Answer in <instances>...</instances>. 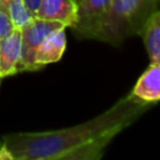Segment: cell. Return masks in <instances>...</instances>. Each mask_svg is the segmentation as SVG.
Instances as JSON below:
<instances>
[{
  "label": "cell",
  "mask_w": 160,
  "mask_h": 160,
  "mask_svg": "<svg viewBox=\"0 0 160 160\" xmlns=\"http://www.w3.org/2000/svg\"><path fill=\"white\" fill-rule=\"evenodd\" d=\"M151 106L129 92L84 122L58 130L10 132L1 140L14 160H99L110 142Z\"/></svg>",
  "instance_id": "6da1fadb"
},
{
  "label": "cell",
  "mask_w": 160,
  "mask_h": 160,
  "mask_svg": "<svg viewBox=\"0 0 160 160\" xmlns=\"http://www.w3.org/2000/svg\"><path fill=\"white\" fill-rule=\"evenodd\" d=\"M160 10V0H112L96 20L72 29L78 39H91L119 46L126 39L140 35L146 21Z\"/></svg>",
  "instance_id": "7a4b0ae2"
},
{
  "label": "cell",
  "mask_w": 160,
  "mask_h": 160,
  "mask_svg": "<svg viewBox=\"0 0 160 160\" xmlns=\"http://www.w3.org/2000/svg\"><path fill=\"white\" fill-rule=\"evenodd\" d=\"M66 28L65 25L35 18L30 24L20 30L21 32V62L20 71H38L35 65V54L42 42V40L54 30L59 28Z\"/></svg>",
  "instance_id": "3957f363"
},
{
  "label": "cell",
  "mask_w": 160,
  "mask_h": 160,
  "mask_svg": "<svg viewBox=\"0 0 160 160\" xmlns=\"http://www.w3.org/2000/svg\"><path fill=\"white\" fill-rule=\"evenodd\" d=\"M35 18L56 21L72 29L78 22V2L74 0H41Z\"/></svg>",
  "instance_id": "277c9868"
},
{
  "label": "cell",
  "mask_w": 160,
  "mask_h": 160,
  "mask_svg": "<svg viewBox=\"0 0 160 160\" xmlns=\"http://www.w3.org/2000/svg\"><path fill=\"white\" fill-rule=\"evenodd\" d=\"M21 62V32L14 29L0 39V78H8L20 71Z\"/></svg>",
  "instance_id": "5b68a950"
},
{
  "label": "cell",
  "mask_w": 160,
  "mask_h": 160,
  "mask_svg": "<svg viewBox=\"0 0 160 160\" xmlns=\"http://www.w3.org/2000/svg\"><path fill=\"white\" fill-rule=\"evenodd\" d=\"M130 94L148 104H156L160 101V65L151 61L145 71L136 80Z\"/></svg>",
  "instance_id": "8992f818"
},
{
  "label": "cell",
  "mask_w": 160,
  "mask_h": 160,
  "mask_svg": "<svg viewBox=\"0 0 160 160\" xmlns=\"http://www.w3.org/2000/svg\"><path fill=\"white\" fill-rule=\"evenodd\" d=\"M66 28H59L51 31L40 44L36 54H35V65L38 69H42L44 66L58 62L66 49Z\"/></svg>",
  "instance_id": "52a82bcc"
},
{
  "label": "cell",
  "mask_w": 160,
  "mask_h": 160,
  "mask_svg": "<svg viewBox=\"0 0 160 160\" xmlns=\"http://www.w3.org/2000/svg\"><path fill=\"white\" fill-rule=\"evenodd\" d=\"M140 36L151 61L160 65V10L150 16L142 28Z\"/></svg>",
  "instance_id": "ba28073f"
},
{
  "label": "cell",
  "mask_w": 160,
  "mask_h": 160,
  "mask_svg": "<svg viewBox=\"0 0 160 160\" xmlns=\"http://www.w3.org/2000/svg\"><path fill=\"white\" fill-rule=\"evenodd\" d=\"M111 2L112 0H80L78 2V22L74 28L96 20L109 9Z\"/></svg>",
  "instance_id": "9c48e42d"
},
{
  "label": "cell",
  "mask_w": 160,
  "mask_h": 160,
  "mask_svg": "<svg viewBox=\"0 0 160 160\" xmlns=\"http://www.w3.org/2000/svg\"><path fill=\"white\" fill-rule=\"evenodd\" d=\"M9 18L15 29L21 30L35 19L34 11L29 8L25 0H9L8 10Z\"/></svg>",
  "instance_id": "30bf717a"
},
{
  "label": "cell",
  "mask_w": 160,
  "mask_h": 160,
  "mask_svg": "<svg viewBox=\"0 0 160 160\" xmlns=\"http://www.w3.org/2000/svg\"><path fill=\"white\" fill-rule=\"evenodd\" d=\"M14 29L15 28L9 18V14L2 9H0V39L9 35Z\"/></svg>",
  "instance_id": "8fae6325"
},
{
  "label": "cell",
  "mask_w": 160,
  "mask_h": 160,
  "mask_svg": "<svg viewBox=\"0 0 160 160\" xmlns=\"http://www.w3.org/2000/svg\"><path fill=\"white\" fill-rule=\"evenodd\" d=\"M0 160H14L10 150L8 149V146L4 144L2 140H0Z\"/></svg>",
  "instance_id": "7c38bea8"
},
{
  "label": "cell",
  "mask_w": 160,
  "mask_h": 160,
  "mask_svg": "<svg viewBox=\"0 0 160 160\" xmlns=\"http://www.w3.org/2000/svg\"><path fill=\"white\" fill-rule=\"evenodd\" d=\"M26 1V4L29 5V8L34 11V14L36 12V10H38V6H39V4L41 2V0H25Z\"/></svg>",
  "instance_id": "4fadbf2b"
},
{
  "label": "cell",
  "mask_w": 160,
  "mask_h": 160,
  "mask_svg": "<svg viewBox=\"0 0 160 160\" xmlns=\"http://www.w3.org/2000/svg\"><path fill=\"white\" fill-rule=\"evenodd\" d=\"M8 5H9V0H0V9H2L4 11L8 10Z\"/></svg>",
  "instance_id": "5bb4252c"
},
{
  "label": "cell",
  "mask_w": 160,
  "mask_h": 160,
  "mask_svg": "<svg viewBox=\"0 0 160 160\" xmlns=\"http://www.w3.org/2000/svg\"><path fill=\"white\" fill-rule=\"evenodd\" d=\"M1 81H2V78H0V86H1Z\"/></svg>",
  "instance_id": "9a60e30c"
},
{
  "label": "cell",
  "mask_w": 160,
  "mask_h": 160,
  "mask_svg": "<svg viewBox=\"0 0 160 160\" xmlns=\"http://www.w3.org/2000/svg\"><path fill=\"white\" fill-rule=\"evenodd\" d=\"M74 1H76V2H79V1H80V0H74Z\"/></svg>",
  "instance_id": "2e32d148"
}]
</instances>
